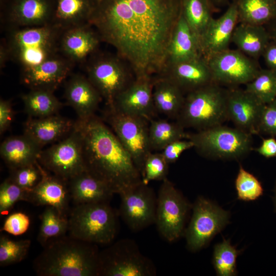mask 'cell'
Returning a JSON list of instances; mask_svg holds the SVG:
<instances>
[{
	"label": "cell",
	"mask_w": 276,
	"mask_h": 276,
	"mask_svg": "<svg viewBox=\"0 0 276 276\" xmlns=\"http://www.w3.org/2000/svg\"><path fill=\"white\" fill-rule=\"evenodd\" d=\"M180 12V0H102L89 24L140 78L163 71Z\"/></svg>",
	"instance_id": "cell-1"
},
{
	"label": "cell",
	"mask_w": 276,
	"mask_h": 276,
	"mask_svg": "<svg viewBox=\"0 0 276 276\" xmlns=\"http://www.w3.org/2000/svg\"><path fill=\"white\" fill-rule=\"evenodd\" d=\"M82 140L86 171L105 183L114 193L142 181L131 157L118 138L95 114L75 122Z\"/></svg>",
	"instance_id": "cell-2"
},
{
	"label": "cell",
	"mask_w": 276,
	"mask_h": 276,
	"mask_svg": "<svg viewBox=\"0 0 276 276\" xmlns=\"http://www.w3.org/2000/svg\"><path fill=\"white\" fill-rule=\"evenodd\" d=\"M33 262L39 276H99L96 244L63 236L50 240Z\"/></svg>",
	"instance_id": "cell-3"
},
{
	"label": "cell",
	"mask_w": 276,
	"mask_h": 276,
	"mask_svg": "<svg viewBox=\"0 0 276 276\" xmlns=\"http://www.w3.org/2000/svg\"><path fill=\"white\" fill-rule=\"evenodd\" d=\"M62 31L51 24L9 29L5 42L10 59L24 69L58 55Z\"/></svg>",
	"instance_id": "cell-4"
},
{
	"label": "cell",
	"mask_w": 276,
	"mask_h": 276,
	"mask_svg": "<svg viewBox=\"0 0 276 276\" xmlns=\"http://www.w3.org/2000/svg\"><path fill=\"white\" fill-rule=\"evenodd\" d=\"M119 216L109 202L75 205L68 216V234L96 244H110L118 234Z\"/></svg>",
	"instance_id": "cell-5"
},
{
	"label": "cell",
	"mask_w": 276,
	"mask_h": 276,
	"mask_svg": "<svg viewBox=\"0 0 276 276\" xmlns=\"http://www.w3.org/2000/svg\"><path fill=\"white\" fill-rule=\"evenodd\" d=\"M227 89L212 83L188 93L177 122L200 130L222 125L227 120Z\"/></svg>",
	"instance_id": "cell-6"
},
{
	"label": "cell",
	"mask_w": 276,
	"mask_h": 276,
	"mask_svg": "<svg viewBox=\"0 0 276 276\" xmlns=\"http://www.w3.org/2000/svg\"><path fill=\"white\" fill-rule=\"evenodd\" d=\"M252 134L236 127L219 125L188 133L196 151L201 156L215 159L239 160L252 149Z\"/></svg>",
	"instance_id": "cell-7"
},
{
	"label": "cell",
	"mask_w": 276,
	"mask_h": 276,
	"mask_svg": "<svg viewBox=\"0 0 276 276\" xmlns=\"http://www.w3.org/2000/svg\"><path fill=\"white\" fill-rule=\"evenodd\" d=\"M153 262L132 240H120L99 252V276H153Z\"/></svg>",
	"instance_id": "cell-8"
},
{
	"label": "cell",
	"mask_w": 276,
	"mask_h": 276,
	"mask_svg": "<svg viewBox=\"0 0 276 276\" xmlns=\"http://www.w3.org/2000/svg\"><path fill=\"white\" fill-rule=\"evenodd\" d=\"M192 206L167 178L162 180L157 195L155 224L160 235L173 242L184 235Z\"/></svg>",
	"instance_id": "cell-9"
},
{
	"label": "cell",
	"mask_w": 276,
	"mask_h": 276,
	"mask_svg": "<svg viewBox=\"0 0 276 276\" xmlns=\"http://www.w3.org/2000/svg\"><path fill=\"white\" fill-rule=\"evenodd\" d=\"M193 213L184 235L190 251L204 247L228 224L230 214L211 201L198 197L192 205Z\"/></svg>",
	"instance_id": "cell-10"
},
{
	"label": "cell",
	"mask_w": 276,
	"mask_h": 276,
	"mask_svg": "<svg viewBox=\"0 0 276 276\" xmlns=\"http://www.w3.org/2000/svg\"><path fill=\"white\" fill-rule=\"evenodd\" d=\"M38 162L48 172L68 181L86 171L82 140L75 125L65 137L42 150Z\"/></svg>",
	"instance_id": "cell-11"
},
{
	"label": "cell",
	"mask_w": 276,
	"mask_h": 276,
	"mask_svg": "<svg viewBox=\"0 0 276 276\" xmlns=\"http://www.w3.org/2000/svg\"><path fill=\"white\" fill-rule=\"evenodd\" d=\"M106 119L142 175L145 160L152 152L148 120L124 113L114 108H109Z\"/></svg>",
	"instance_id": "cell-12"
},
{
	"label": "cell",
	"mask_w": 276,
	"mask_h": 276,
	"mask_svg": "<svg viewBox=\"0 0 276 276\" xmlns=\"http://www.w3.org/2000/svg\"><path fill=\"white\" fill-rule=\"evenodd\" d=\"M87 78L112 107L117 97L135 79L121 60L112 55H100L86 66Z\"/></svg>",
	"instance_id": "cell-13"
},
{
	"label": "cell",
	"mask_w": 276,
	"mask_h": 276,
	"mask_svg": "<svg viewBox=\"0 0 276 276\" xmlns=\"http://www.w3.org/2000/svg\"><path fill=\"white\" fill-rule=\"evenodd\" d=\"M118 213L128 228L139 232L155 224L157 195L142 181L119 194Z\"/></svg>",
	"instance_id": "cell-14"
},
{
	"label": "cell",
	"mask_w": 276,
	"mask_h": 276,
	"mask_svg": "<svg viewBox=\"0 0 276 276\" xmlns=\"http://www.w3.org/2000/svg\"><path fill=\"white\" fill-rule=\"evenodd\" d=\"M205 58L214 82L219 85H246L261 69L251 58L238 50L228 49Z\"/></svg>",
	"instance_id": "cell-15"
},
{
	"label": "cell",
	"mask_w": 276,
	"mask_h": 276,
	"mask_svg": "<svg viewBox=\"0 0 276 276\" xmlns=\"http://www.w3.org/2000/svg\"><path fill=\"white\" fill-rule=\"evenodd\" d=\"M265 105L245 89H227V120L235 127L252 135L259 134V122Z\"/></svg>",
	"instance_id": "cell-16"
},
{
	"label": "cell",
	"mask_w": 276,
	"mask_h": 276,
	"mask_svg": "<svg viewBox=\"0 0 276 276\" xmlns=\"http://www.w3.org/2000/svg\"><path fill=\"white\" fill-rule=\"evenodd\" d=\"M74 64L63 55H57L36 66L22 69L21 81L31 89L54 92L70 75Z\"/></svg>",
	"instance_id": "cell-17"
},
{
	"label": "cell",
	"mask_w": 276,
	"mask_h": 276,
	"mask_svg": "<svg viewBox=\"0 0 276 276\" xmlns=\"http://www.w3.org/2000/svg\"><path fill=\"white\" fill-rule=\"evenodd\" d=\"M153 81L150 76L135 78L116 98L113 105L124 113L140 117L150 121L156 112L153 100Z\"/></svg>",
	"instance_id": "cell-18"
},
{
	"label": "cell",
	"mask_w": 276,
	"mask_h": 276,
	"mask_svg": "<svg viewBox=\"0 0 276 276\" xmlns=\"http://www.w3.org/2000/svg\"><path fill=\"white\" fill-rule=\"evenodd\" d=\"M165 77L188 93L214 82L206 59L200 56L166 65L162 73Z\"/></svg>",
	"instance_id": "cell-19"
},
{
	"label": "cell",
	"mask_w": 276,
	"mask_h": 276,
	"mask_svg": "<svg viewBox=\"0 0 276 276\" xmlns=\"http://www.w3.org/2000/svg\"><path fill=\"white\" fill-rule=\"evenodd\" d=\"M238 22L236 2L218 18H213L199 39V45L204 58L228 48L234 31Z\"/></svg>",
	"instance_id": "cell-20"
},
{
	"label": "cell",
	"mask_w": 276,
	"mask_h": 276,
	"mask_svg": "<svg viewBox=\"0 0 276 276\" xmlns=\"http://www.w3.org/2000/svg\"><path fill=\"white\" fill-rule=\"evenodd\" d=\"M54 0H12L6 14L9 29L51 24Z\"/></svg>",
	"instance_id": "cell-21"
},
{
	"label": "cell",
	"mask_w": 276,
	"mask_h": 276,
	"mask_svg": "<svg viewBox=\"0 0 276 276\" xmlns=\"http://www.w3.org/2000/svg\"><path fill=\"white\" fill-rule=\"evenodd\" d=\"M71 200L68 180L45 169L41 180L29 192L27 198V202L35 205L52 206L66 215Z\"/></svg>",
	"instance_id": "cell-22"
},
{
	"label": "cell",
	"mask_w": 276,
	"mask_h": 276,
	"mask_svg": "<svg viewBox=\"0 0 276 276\" xmlns=\"http://www.w3.org/2000/svg\"><path fill=\"white\" fill-rule=\"evenodd\" d=\"M91 27L88 23L62 31L59 50L63 56L75 63L83 61L96 51L101 39Z\"/></svg>",
	"instance_id": "cell-23"
},
{
	"label": "cell",
	"mask_w": 276,
	"mask_h": 276,
	"mask_svg": "<svg viewBox=\"0 0 276 276\" xmlns=\"http://www.w3.org/2000/svg\"><path fill=\"white\" fill-rule=\"evenodd\" d=\"M64 97L79 119L94 115L102 98L88 79L79 74L72 75L66 82Z\"/></svg>",
	"instance_id": "cell-24"
},
{
	"label": "cell",
	"mask_w": 276,
	"mask_h": 276,
	"mask_svg": "<svg viewBox=\"0 0 276 276\" xmlns=\"http://www.w3.org/2000/svg\"><path fill=\"white\" fill-rule=\"evenodd\" d=\"M74 125L75 122L58 114L40 118L29 117L24 124V134L43 148L67 136Z\"/></svg>",
	"instance_id": "cell-25"
},
{
	"label": "cell",
	"mask_w": 276,
	"mask_h": 276,
	"mask_svg": "<svg viewBox=\"0 0 276 276\" xmlns=\"http://www.w3.org/2000/svg\"><path fill=\"white\" fill-rule=\"evenodd\" d=\"M202 56L198 38L181 11L168 45L165 66Z\"/></svg>",
	"instance_id": "cell-26"
},
{
	"label": "cell",
	"mask_w": 276,
	"mask_h": 276,
	"mask_svg": "<svg viewBox=\"0 0 276 276\" xmlns=\"http://www.w3.org/2000/svg\"><path fill=\"white\" fill-rule=\"evenodd\" d=\"M68 187L74 205L109 202L114 193L104 182L86 171L70 179Z\"/></svg>",
	"instance_id": "cell-27"
},
{
	"label": "cell",
	"mask_w": 276,
	"mask_h": 276,
	"mask_svg": "<svg viewBox=\"0 0 276 276\" xmlns=\"http://www.w3.org/2000/svg\"><path fill=\"white\" fill-rule=\"evenodd\" d=\"M96 5L94 0H54L51 24L63 31L89 24Z\"/></svg>",
	"instance_id": "cell-28"
},
{
	"label": "cell",
	"mask_w": 276,
	"mask_h": 276,
	"mask_svg": "<svg viewBox=\"0 0 276 276\" xmlns=\"http://www.w3.org/2000/svg\"><path fill=\"white\" fill-rule=\"evenodd\" d=\"M42 150V147L23 134L5 139L1 145L0 154L11 170L35 163Z\"/></svg>",
	"instance_id": "cell-29"
},
{
	"label": "cell",
	"mask_w": 276,
	"mask_h": 276,
	"mask_svg": "<svg viewBox=\"0 0 276 276\" xmlns=\"http://www.w3.org/2000/svg\"><path fill=\"white\" fill-rule=\"evenodd\" d=\"M271 39L264 26L239 23L234 31L232 42L247 56L257 59L262 55Z\"/></svg>",
	"instance_id": "cell-30"
},
{
	"label": "cell",
	"mask_w": 276,
	"mask_h": 276,
	"mask_svg": "<svg viewBox=\"0 0 276 276\" xmlns=\"http://www.w3.org/2000/svg\"><path fill=\"white\" fill-rule=\"evenodd\" d=\"M152 96L156 111L177 119L185 100L183 91L177 85L160 76L153 81Z\"/></svg>",
	"instance_id": "cell-31"
},
{
	"label": "cell",
	"mask_w": 276,
	"mask_h": 276,
	"mask_svg": "<svg viewBox=\"0 0 276 276\" xmlns=\"http://www.w3.org/2000/svg\"><path fill=\"white\" fill-rule=\"evenodd\" d=\"M236 3L239 23L264 26L276 18V0H237Z\"/></svg>",
	"instance_id": "cell-32"
},
{
	"label": "cell",
	"mask_w": 276,
	"mask_h": 276,
	"mask_svg": "<svg viewBox=\"0 0 276 276\" xmlns=\"http://www.w3.org/2000/svg\"><path fill=\"white\" fill-rule=\"evenodd\" d=\"M53 93L34 89L22 95L25 111L29 117L40 118L57 114L62 104Z\"/></svg>",
	"instance_id": "cell-33"
},
{
	"label": "cell",
	"mask_w": 276,
	"mask_h": 276,
	"mask_svg": "<svg viewBox=\"0 0 276 276\" xmlns=\"http://www.w3.org/2000/svg\"><path fill=\"white\" fill-rule=\"evenodd\" d=\"M40 218L37 241L43 247L50 240L65 236L68 232V215L54 207L46 206Z\"/></svg>",
	"instance_id": "cell-34"
},
{
	"label": "cell",
	"mask_w": 276,
	"mask_h": 276,
	"mask_svg": "<svg viewBox=\"0 0 276 276\" xmlns=\"http://www.w3.org/2000/svg\"><path fill=\"white\" fill-rule=\"evenodd\" d=\"M149 125V137L151 150H162L170 143L187 139L185 128L178 122L164 119H151Z\"/></svg>",
	"instance_id": "cell-35"
},
{
	"label": "cell",
	"mask_w": 276,
	"mask_h": 276,
	"mask_svg": "<svg viewBox=\"0 0 276 276\" xmlns=\"http://www.w3.org/2000/svg\"><path fill=\"white\" fill-rule=\"evenodd\" d=\"M181 11L188 24L199 39L211 20L210 0H180Z\"/></svg>",
	"instance_id": "cell-36"
},
{
	"label": "cell",
	"mask_w": 276,
	"mask_h": 276,
	"mask_svg": "<svg viewBox=\"0 0 276 276\" xmlns=\"http://www.w3.org/2000/svg\"><path fill=\"white\" fill-rule=\"evenodd\" d=\"M245 89L264 104L271 102L276 99V72L260 69Z\"/></svg>",
	"instance_id": "cell-37"
},
{
	"label": "cell",
	"mask_w": 276,
	"mask_h": 276,
	"mask_svg": "<svg viewBox=\"0 0 276 276\" xmlns=\"http://www.w3.org/2000/svg\"><path fill=\"white\" fill-rule=\"evenodd\" d=\"M241 251L233 246L228 240L216 244L214 249L213 264L218 275L234 276L237 273V259Z\"/></svg>",
	"instance_id": "cell-38"
},
{
	"label": "cell",
	"mask_w": 276,
	"mask_h": 276,
	"mask_svg": "<svg viewBox=\"0 0 276 276\" xmlns=\"http://www.w3.org/2000/svg\"><path fill=\"white\" fill-rule=\"evenodd\" d=\"M31 241L29 239L12 240L6 236L0 238V266L19 263L27 256Z\"/></svg>",
	"instance_id": "cell-39"
},
{
	"label": "cell",
	"mask_w": 276,
	"mask_h": 276,
	"mask_svg": "<svg viewBox=\"0 0 276 276\" xmlns=\"http://www.w3.org/2000/svg\"><path fill=\"white\" fill-rule=\"evenodd\" d=\"M235 187L238 198L242 201H254L263 194L261 182L241 165L235 180Z\"/></svg>",
	"instance_id": "cell-40"
},
{
	"label": "cell",
	"mask_w": 276,
	"mask_h": 276,
	"mask_svg": "<svg viewBox=\"0 0 276 276\" xmlns=\"http://www.w3.org/2000/svg\"><path fill=\"white\" fill-rule=\"evenodd\" d=\"M44 170L37 161L32 164L11 170L9 177L23 189L30 191L40 181Z\"/></svg>",
	"instance_id": "cell-41"
},
{
	"label": "cell",
	"mask_w": 276,
	"mask_h": 276,
	"mask_svg": "<svg viewBox=\"0 0 276 276\" xmlns=\"http://www.w3.org/2000/svg\"><path fill=\"white\" fill-rule=\"evenodd\" d=\"M29 192L18 186L9 177L6 179L0 186L1 215L10 211L18 201H27Z\"/></svg>",
	"instance_id": "cell-42"
},
{
	"label": "cell",
	"mask_w": 276,
	"mask_h": 276,
	"mask_svg": "<svg viewBox=\"0 0 276 276\" xmlns=\"http://www.w3.org/2000/svg\"><path fill=\"white\" fill-rule=\"evenodd\" d=\"M169 164L161 153L149 154L146 157L142 172V181L146 183L152 180H163L167 178Z\"/></svg>",
	"instance_id": "cell-43"
},
{
	"label": "cell",
	"mask_w": 276,
	"mask_h": 276,
	"mask_svg": "<svg viewBox=\"0 0 276 276\" xmlns=\"http://www.w3.org/2000/svg\"><path fill=\"white\" fill-rule=\"evenodd\" d=\"M30 224V220L28 215L22 212H15L6 218L1 231L18 236L27 232Z\"/></svg>",
	"instance_id": "cell-44"
},
{
	"label": "cell",
	"mask_w": 276,
	"mask_h": 276,
	"mask_svg": "<svg viewBox=\"0 0 276 276\" xmlns=\"http://www.w3.org/2000/svg\"><path fill=\"white\" fill-rule=\"evenodd\" d=\"M259 134L276 136V99L264 105L258 128Z\"/></svg>",
	"instance_id": "cell-45"
},
{
	"label": "cell",
	"mask_w": 276,
	"mask_h": 276,
	"mask_svg": "<svg viewBox=\"0 0 276 276\" xmlns=\"http://www.w3.org/2000/svg\"><path fill=\"white\" fill-rule=\"evenodd\" d=\"M194 147L192 141L187 139L178 140L166 146L162 150V154L169 164L175 163L186 150Z\"/></svg>",
	"instance_id": "cell-46"
},
{
	"label": "cell",
	"mask_w": 276,
	"mask_h": 276,
	"mask_svg": "<svg viewBox=\"0 0 276 276\" xmlns=\"http://www.w3.org/2000/svg\"><path fill=\"white\" fill-rule=\"evenodd\" d=\"M14 112L10 101H0V133L3 134L10 127L14 118Z\"/></svg>",
	"instance_id": "cell-47"
},
{
	"label": "cell",
	"mask_w": 276,
	"mask_h": 276,
	"mask_svg": "<svg viewBox=\"0 0 276 276\" xmlns=\"http://www.w3.org/2000/svg\"><path fill=\"white\" fill-rule=\"evenodd\" d=\"M262 56L263 57L267 68L276 72V40L271 38Z\"/></svg>",
	"instance_id": "cell-48"
},
{
	"label": "cell",
	"mask_w": 276,
	"mask_h": 276,
	"mask_svg": "<svg viewBox=\"0 0 276 276\" xmlns=\"http://www.w3.org/2000/svg\"><path fill=\"white\" fill-rule=\"evenodd\" d=\"M256 151L260 155L266 158L276 156V140L273 136L263 139L261 145Z\"/></svg>",
	"instance_id": "cell-49"
},
{
	"label": "cell",
	"mask_w": 276,
	"mask_h": 276,
	"mask_svg": "<svg viewBox=\"0 0 276 276\" xmlns=\"http://www.w3.org/2000/svg\"><path fill=\"white\" fill-rule=\"evenodd\" d=\"M10 60L9 54L5 41L1 43L0 45V67H4L6 62Z\"/></svg>",
	"instance_id": "cell-50"
},
{
	"label": "cell",
	"mask_w": 276,
	"mask_h": 276,
	"mask_svg": "<svg viewBox=\"0 0 276 276\" xmlns=\"http://www.w3.org/2000/svg\"><path fill=\"white\" fill-rule=\"evenodd\" d=\"M273 22L271 31H269L271 38L276 40V18L272 21Z\"/></svg>",
	"instance_id": "cell-51"
},
{
	"label": "cell",
	"mask_w": 276,
	"mask_h": 276,
	"mask_svg": "<svg viewBox=\"0 0 276 276\" xmlns=\"http://www.w3.org/2000/svg\"><path fill=\"white\" fill-rule=\"evenodd\" d=\"M273 202H274V210L276 212V179L275 181L274 186Z\"/></svg>",
	"instance_id": "cell-52"
},
{
	"label": "cell",
	"mask_w": 276,
	"mask_h": 276,
	"mask_svg": "<svg viewBox=\"0 0 276 276\" xmlns=\"http://www.w3.org/2000/svg\"><path fill=\"white\" fill-rule=\"evenodd\" d=\"M211 1L212 0H210V2H211ZM227 0H212L213 2H214L215 3H218V4L222 3L223 2H225Z\"/></svg>",
	"instance_id": "cell-53"
},
{
	"label": "cell",
	"mask_w": 276,
	"mask_h": 276,
	"mask_svg": "<svg viewBox=\"0 0 276 276\" xmlns=\"http://www.w3.org/2000/svg\"><path fill=\"white\" fill-rule=\"evenodd\" d=\"M94 1L97 4L102 0H94Z\"/></svg>",
	"instance_id": "cell-54"
},
{
	"label": "cell",
	"mask_w": 276,
	"mask_h": 276,
	"mask_svg": "<svg viewBox=\"0 0 276 276\" xmlns=\"http://www.w3.org/2000/svg\"><path fill=\"white\" fill-rule=\"evenodd\" d=\"M5 0H1V3H3Z\"/></svg>",
	"instance_id": "cell-55"
}]
</instances>
